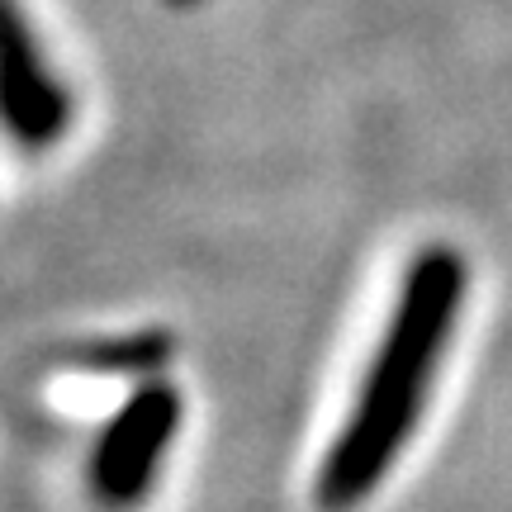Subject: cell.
I'll return each instance as SVG.
<instances>
[{"mask_svg": "<svg viewBox=\"0 0 512 512\" xmlns=\"http://www.w3.org/2000/svg\"><path fill=\"white\" fill-rule=\"evenodd\" d=\"M465 285H470L465 256L451 247H427L408 261V275L380 332V347L347 408V427L337 432L318 470L323 512L361 508L403 456L446 361L451 332L460 323Z\"/></svg>", "mask_w": 512, "mask_h": 512, "instance_id": "6da1fadb", "label": "cell"}, {"mask_svg": "<svg viewBox=\"0 0 512 512\" xmlns=\"http://www.w3.org/2000/svg\"><path fill=\"white\" fill-rule=\"evenodd\" d=\"M67 119L72 100L38 48L19 0H0V124L10 128L15 143L48 147L67 133Z\"/></svg>", "mask_w": 512, "mask_h": 512, "instance_id": "7a4b0ae2", "label": "cell"}, {"mask_svg": "<svg viewBox=\"0 0 512 512\" xmlns=\"http://www.w3.org/2000/svg\"><path fill=\"white\" fill-rule=\"evenodd\" d=\"M176 418H181L176 394L171 389H147L110 422V432H105L91 465L95 498L105 508H133L147 494L166 446L176 437Z\"/></svg>", "mask_w": 512, "mask_h": 512, "instance_id": "3957f363", "label": "cell"}]
</instances>
